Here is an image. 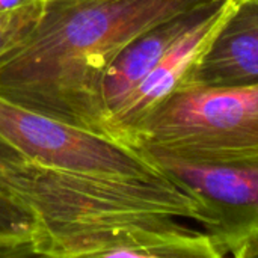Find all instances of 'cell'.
<instances>
[{
    "instance_id": "cell-1",
    "label": "cell",
    "mask_w": 258,
    "mask_h": 258,
    "mask_svg": "<svg viewBox=\"0 0 258 258\" xmlns=\"http://www.w3.org/2000/svg\"><path fill=\"white\" fill-rule=\"evenodd\" d=\"M221 2L44 0L30 32L0 54V98L112 138L101 82L113 57L154 26Z\"/></svg>"
},
{
    "instance_id": "cell-2",
    "label": "cell",
    "mask_w": 258,
    "mask_h": 258,
    "mask_svg": "<svg viewBox=\"0 0 258 258\" xmlns=\"http://www.w3.org/2000/svg\"><path fill=\"white\" fill-rule=\"evenodd\" d=\"M130 145L197 165L258 162V83L178 86L139 124Z\"/></svg>"
},
{
    "instance_id": "cell-3",
    "label": "cell",
    "mask_w": 258,
    "mask_h": 258,
    "mask_svg": "<svg viewBox=\"0 0 258 258\" xmlns=\"http://www.w3.org/2000/svg\"><path fill=\"white\" fill-rule=\"evenodd\" d=\"M0 138L44 166L128 180L168 178L138 147L0 98Z\"/></svg>"
},
{
    "instance_id": "cell-4",
    "label": "cell",
    "mask_w": 258,
    "mask_h": 258,
    "mask_svg": "<svg viewBox=\"0 0 258 258\" xmlns=\"http://www.w3.org/2000/svg\"><path fill=\"white\" fill-rule=\"evenodd\" d=\"M35 255L45 257L222 258L216 242L168 215H125L83 228L41 236Z\"/></svg>"
},
{
    "instance_id": "cell-5",
    "label": "cell",
    "mask_w": 258,
    "mask_h": 258,
    "mask_svg": "<svg viewBox=\"0 0 258 258\" xmlns=\"http://www.w3.org/2000/svg\"><path fill=\"white\" fill-rule=\"evenodd\" d=\"M141 150L197 201L204 215L201 227L224 257L258 233V162L197 165L153 150Z\"/></svg>"
},
{
    "instance_id": "cell-6",
    "label": "cell",
    "mask_w": 258,
    "mask_h": 258,
    "mask_svg": "<svg viewBox=\"0 0 258 258\" xmlns=\"http://www.w3.org/2000/svg\"><path fill=\"white\" fill-rule=\"evenodd\" d=\"M236 2L224 0L212 6L168 50L122 109L110 119V132L115 139L130 145L133 133L147 115L183 83L192 65L228 17Z\"/></svg>"
},
{
    "instance_id": "cell-7",
    "label": "cell",
    "mask_w": 258,
    "mask_h": 258,
    "mask_svg": "<svg viewBox=\"0 0 258 258\" xmlns=\"http://www.w3.org/2000/svg\"><path fill=\"white\" fill-rule=\"evenodd\" d=\"M258 83V0H237L180 86L224 89Z\"/></svg>"
},
{
    "instance_id": "cell-8",
    "label": "cell",
    "mask_w": 258,
    "mask_h": 258,
    "mask_svg": "<svg viewBox=\"0 0 258 258\" xmlns=\"http://www.w3.org/2000/svg\"><path fill=\"white\" fill-rule=\"evenodd\" d=\"M212 6L184 14L154 26L153 29L136 36L113 57V60L106 68L101 82V98L107 115L109 128L113 115L122 109V106L128 101V98L147 79V76L154 70L160 59L168 53V50Z\"/></svg>"
},
{
    "instance_id": "cell-9",
    "label": "cell",
    "mask_w": 258,
    "mask_h": 258,
    "mask_svg": "<svg viewBox=\"0 0 258 258\" xmlns=\"http://www.w3.org/2000/svg\"><path fill=\"white\" fill-rule=\"evenodd\" d=\"M36 221L30 212L0 195V239L26 245L35 254Z\"/></svg>"
},
{
    "instance_id": "cell-10",
    "label": "cell",
    "mask_w": 258,
    "mask_h": 258,
    "mask_svg": "<svg viewBox=\"0 0 258 258\" xmlns=\"http://www.w3.org/2000/svg\"><path fill=\"white\" fill-rule=\"evenodd\" d=\"M44 9V0L0 12V54L20 42L36 24Z\"/></svg>"
},
{
    "instance_id": "cell-11",
    "label": "cell",
    "mask_w": 258,
    "mask_h": 258,
    "mask_svg": "<svg viewBox=\"0 0 258 258\" xmlns=\"http://www.w3.org/2000/svg\"><path fill=\"white\" fill-rule=\"evenodd\" d=\"M29 159L23 156L17 148L0 138V195L11 200L12 184L18 174V169ZM14 201V200H11Z\"/></svg>"
},
{
    "instance_id": "cell-12",
    "label": "cell",
    "mask_w": 258,
    "mask_h": 258,
    "mask_svg": "<svg viewBox=\"0 0 258 258\" xmlns=\"http://www.w3.org/2000/svg\"><path fill=\"white\" fill-rule=\"evenodd\" d=\"M27 255H35L33 249L26 245L8 242L0 239V258H15V257H27Z\"/></svg>"
},
{
    "instance_id": "cell-13",
    "label": "cell",
    "mask_w": 258,
    "mask_h": 258,
    "mask_svg": "<svg viewBox=\"0 0 258 258\" xmlns=\"http://www.w3.org/2000/svg\"><path fill=\"white\" fill-rule=\"evenodd\" d=\"M231 257L236 258H258V233L243 240L239 246L234 248Z\"/></svg>"
},
{
    "instance_id": "cell-14",
    "label": "cell",
    "mask_w": 258,
    "mask_h": 258,
    "mask_svg": "<svg viewBox=\"0 0 258 258\" xmlns=\"http://www.w3.org/2000/svg\"><path fill=\"white\" fill-rule=\"evenodd\" d=\"M35 2H38V0H0V12L18 9V8L27 6L30 3H35Z\"/></svg>"
}]
</instances>
